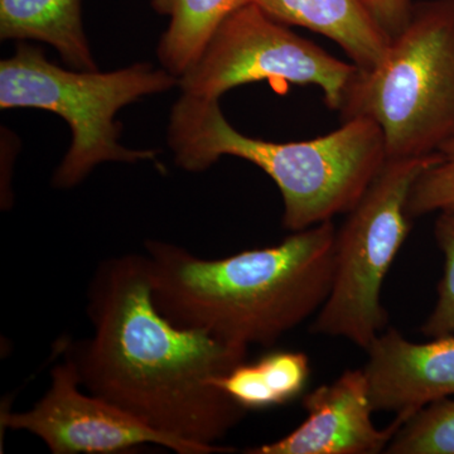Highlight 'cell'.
I'll return each mask as SVG.
<instances>
[{
    "instance_id": "cell-1",
    "label": "cell",
    "mask_w": 454,
    "mask_h": 454,
    "mask_svg": "<svg viewBox=\"0 0 454 454\" xmlns=\"http://www.w3.org/2000/svg\"><path fill=\"white\" fill-rule=\"evenodd\" d=\"M90 339L64 345L80 384L163 434L211 448L247 411L212 381L249 348L176 325L157 309L145 255L106 259L89 289Z\"/></svg>"
},
{
    "instance_id": "cell-2",
    "label": "cell",
    "mask_w": 454,
    "mask_h": 454,
    "mask_svg": "<svg viewBox=\"0 0 454 454\" xmlns=\"http://www.w3.org/2000/svg\"><path fill=\"white\" fill-rule=\"evenodd\" d=\"M337 230L333 221L282 243L223 259L146 241L157 309L172 324L249 348L271 346L316 315L330 294Z\"/></svg>"
},
{
    "instance_id": "cell-3",
    "label": "cell",
    "mask_w": 454,
    "mask_h": 454,
    "mask_svg": "<svg viewBox=\"0 0 454 454\" xmlns=\"http://www.w3.org/2000/svg\"><path fill=\"white\" fill-rule=\"evenodd\" d=\"M167 138L176 164L190 172L210 168L223 155L264 170L282 193L283 226L293 232L354 210L387 160L384 133L365 116L316 139L269 142L236 130L219 100L184 94L170 113Z\"/></svg>"
},
{
    "instance_id": "cell-4",
    "label": "cell",
    "mask_w": 454,
    "mask_h": 454,
    "mask_svg": "<svg viewBox=\"0 0 454 454\" xmlns=\"http://www.w3.org/2000/svg\"><path fill=\"white\" fill-rule=\"evenodd\" d=\"M384 133L387 160L427 157L454 140V0L414 3L380 64L358 68L339 112Z\"/></svg>"
},
{
    "instance_id": "cell-5",
    "label": "cell",
    "mask_w": 454,
    "mask_h": 454,
    "mask_svg": "<svg viewBox=\"0 0 454 454\" xmlns=\"http://www.w3.org/2000/svg\"><path fill=\"white\" fill-rule=\"evenodd\" d=\"M177 85V76L145 62L113 73L65 70L23 42L0 62L2 110H47L70 125L73 142L52 179L62 190L76 187L104 162L155 160L154 151H134L119 143L121 122L115 116L121 107Z\"/></svg>"
},
{
    "instance_id": "cell-6",
    "label": "cell",
    "mask_w": 454,
    "mask_h": 454,
    "mask_svg": "<svg viewBox=\"0 0 454 454\" xmlns=\"http://www.w3.org/2000/svg\"><path fill=\"white\" fill-rule=\"evenodd\" d=\"M439 160H387L336 234L330 294L316 313L312 333L340 337L365 349L387 327L382 284L411 231L406 214L417 178Z\"/></svg>"
},
{
    "instance_id": "cell-7",
    "label": "cell",
    "mask_w": 454,
    "mask_h": 454,
    "mask_svg": "<svg viewBox=\"0 0 454 454\" xmlns=\"http://www.w3.org/2000/svg\"><path fill=\"white\" fill-rule=\"evenodd\" d=\"M357 71L356 65L340 61L247 3L221 23L178 86L182 94L206 100H220L229 90L265 80L316 86L325 106L340 112Z\"/></svg>"
},
{
    "instance_id": "cell-8",
    "label": "cell",
    "mask_w": 454,
    "mask_h": 454,
    "mask_svg": "<svg viewBox=\"0 0 454 454\" xmlns=\"http://www.w3.org/2000/svg\"><path fill=\"white\" fill-rule=\"evenodd\" d=\"M73 361L66 356L51 372L47 393L25 413L2 411V428L23 430L53 454H115L153 444L178 454L217 453L163 434L103 397L82 391Z\"/></svg>"
},
{
    "instance_id": "cell-9",
    "label": "cell",
    "mask_w": 454,
    "mask_h": 454,
    "mask_svg": "<svg viewBox=\"0 0 454 454\" xmlns=\"http://www.w3.org/2000/svg\"><path fill=\"white\" fill-rule=\"evenodd\" d=\"M307 418L286 437L245 450L247 454H378L387 450L408 420L396 415L389 427L372 422L369 382L363 369L346 370L333 384L304 396Z\"/></svg>"
},
{
    "instance_id": "cell-10",
    "label": "cell",
    "mask_w": 454,
    "mask_h": 454,
    "mask_svg": "<svg viewBox=\"0 0 454 454\" xmlns=\"http://www.w3.org/2000/svg\"><path fill=\"white\" fill-rule=\"evenodd\" d=\"M364 366L373 411L411 418L454 395V336L411 342L387 328L366 348Z\"/></svg>"
},
{
    "instance_id": "cell-11",
    "label": "cell",
    "mask_w": 454,
    "mask_h": 454,
    "mask_svg": "<svg viewBox=\"0 0 454 454\" xmlns=\"http://www.w3.org/2000/svg\"><path fill=\"white\" fill-rule=\"evenodd\" d=\"M286 26L301 27L333 41L360 70L376 67L390 38L364 0H249Z\"/></svg>"
},
{
    "instance_id": "cell-12",
    "label": "cell",
    "mask_w": 454,
    "mask_h": 454,
    "mask_svg": "<svg viewBox=\"0 0 454 454\" xmlns=\"http://www.w3.org/2000/svg\"><path fill=\"white\" fill-rule=\"evenodd\" d=\"M0 38L50 44L73 70L97 71L82 0H0Z\"/></svg>"
},
{
    "instance_id": "cell-13",
    "label": "cell",
    "mask_w": 454,
    "mask_h": 454,
    "mask_svg": "<svg viewBox=\"0 0 454 454\" xmlns=\"http://www.w3.org/2000/svg\"><path fill=\"white\" fill-rule=\"evenodd\" d=\"M309 375V358L303 352L274 351L255 363L244 361L212 384L245 411H262L295 399Z\"/></svg>"
},
{
    "instance_id": "cell-14",
    "label": "cell",
    "mask_w": 454,
    "mask_h": 454,
    "mask_svg": "<svg viewBox=\"0 0 454 454\" xmlns=\"http://www.w3.org/2000/svg\"><path fill=\"white\" fill-rule=\"evenodd\" d=\"M247 3L249 0H152L154 11L169 18L157 51L164 70L179 79L201 57L221 23Z\"/></svg>"
},
{
    "instance_id": "cell-15",
    "label": "cell",
    "mask_w": 454,
    "mask_h": 454,
    "mask_svg": "<svg viewBox=\"0 0 454 454\" xmlns=\"http://www.w3.org/2000/svg\"><path fill=\"white\" fill-rule=\"evenodd\" d=\"M385 453L454 454V399L438 400L409 418Z\"/></svg>"
},
{
    "instance_id": "cell-16",
    "label": "cell",
    "mask_w": 454,
    "mask_h": 454,
    "mask_svg": "<svg viewBox=\"0 0 454 454\" xmlns=\"http://www.w3.org/2000/svg\"><path fill=\"white\" fill-rule=\"evenodd\" d=\"M439 160L414 182L406 203L411 220L433 212L454 211V140L438 152Z\"/></svg>"
},
{
    "instance_id": "cell-17",
    "label": "cell",
    "mask_w": 454,
    "mask_h": 454,
    "mask_svg": "<svg viewBox=\"0 0 454 454\" xmlns=\"http://www.w3.org/2000/svg\"><path fill=\"white\" fill-rule=\"evenodd\" d=\"M434 236L444 255V271L437 303L422 327V333L430 339L454 334V211L439 212Z\"/></svg>"
},
{
    "instance_id": "cell-18",
    "label": "cell",
    "mask_w": 454,
    "mask_h": 454,
    "mask_svg": "<svg viewBox=\"0 0 454 454\" xmlns=\"http://www.w3.org/2000/svg\"><path fill=\"white\" fill-rule=\"evenodd\" d=\"M370 13L387 37L402 32L413 9V0H364Z\"/></svg>"
}]
</instances>
